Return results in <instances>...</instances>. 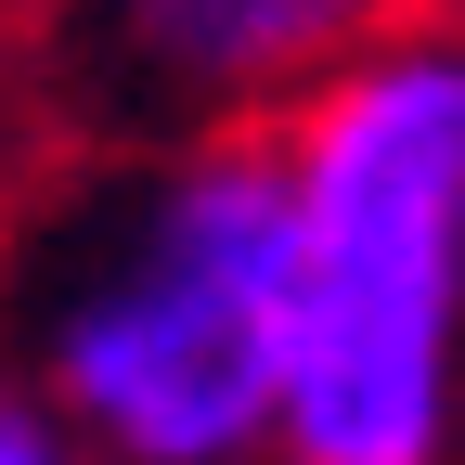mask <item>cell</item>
<instances>
[{
    "label": "cell",
    "mask_w": 465,
    "mask_h": 465,
    "mask_svg": "<svg viewBox=\"0 0 465 465\" xmlns=\"http://www.w3.org/2000/svg\"><path fill=\"white\" fill-rule=\"evenodd\" d=\"M298 182L284 130H182L39 259L14 375L116 465H284Z\"/></svg>",
    "instance_id": "6da1fadb"
},
{
    "label": "cell",
    "mask_w": 465,
    "mask_h": 465,
    "mask_svg": "<svg viewBox=\"0 0 465 465\" xmlns=\"http://www.w3.org/2000/svg\"><path fill=\"white\" fill-rule=\"evenodd\" d=\"M284 465H452L465 427V26H401L284 116Z\"/></svg>",
    "instance_id": "7a4b0ae2"
},
{
    "label": "cell",
    "mask_w": 465,
    "mask_h": 465,
    "mask_svg": "<svg viewBox=\"0 0 465 465\" xmlns=\"http://www.w3.org/2000/svg\"><path fill=\"white\" fill-rule=\"evenodd\" d=\"M401 26H427V0H78V52L116 78V104L168 116V143L284 130Z\"/></svg>",
    "instance_id": "3957f363"
},
{
    "label": "cell",
    "mask_w": 465,
    "mask_h": 465,
    "mask_svg": "<svg viewBox=\"0 0 465 465\" xmlns=\"http://www.w3.org/2000/svg\"><path fill=\"white\" fill-rule=\"evenodd\" d=\"M0 465H116L104 440H78L65 414H52V401L14 375V362H0Z\"/></svg>",
    "instance_id": "277c9868"
}]
</instances>
